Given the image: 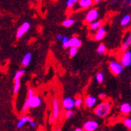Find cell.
<instances>
[{
	"instance_id": "cell-23",
	"label": "cell",
	"mask_w": 131,
	"mask_h": 131,
	"mask_svg": "<svg viewBox=\"0 0 131 131\" xmlns=\"http://www.w3.org/2000/svg\"><path fill=\"white\" fill-rule=\"evenodd\" d=\"M123 124L128 129L131 130V117H126L123 120Z\"/></svg>"
},
{
	"instance_id": "cell-10",
	"label": "cell",
	"mask_w": 131,
	"mask_h": 131,
	"mask_svg": "<svg viewBox=\"0 0 131 131\" xmlns=\"http://www.w3.org/2000/svg\"><path fill=\"white\" fill-rule=\"evenodd\" d=\"M98 17V11L97 9H92L90 10L86 16V18H85V20H86V23H92L94 21H95L96 19Z\"/></svg>"
},
{
	"instance_id": "cell-31",
	"label": "cell",
	"mask_w": 131,
	"mask_h": 131,
	"mask_svg": "<svg viewBox=\"0 0 131 131\" xmlns=\"http://www.w3.org/2000/svg\"><path fill=\"white\" fill-rule=\"evenodd\" d=\"M30 106H29V104L27 102H24L23 104V108H22V111H23V113H27V111L30 110Z\"/></svg>"
},
{
	"instance_id": "cell-25",
	"label": "cell",
	"mask_w": 131,
	"mask_h": 131,
	"mask_svg": "<svg viewBox=\"0 0 131 131\" xmlns=\"http://www.w3.org/2000/svg\"><path fill=\"white\" fill-rule=\"evenodd\" d=\"M74 103H75V108H81L82 104H83V100L82 98L78 97L77 98H75V101H74Z\"/></svg>"
},
{
	"instance_id": "cell-1",
	"label": "cell",
	"mask_w": 131,
	"mask_h": 131,
	"mask_svg": "<svg viewBox=\"0 0 131 131\" xmlns=\"http://www.w3.org/2000/svg\"><path fill=\"white\" fill-rule=\"evenodd\" d=\"M111 109H112V103L110 101H103L95 107L94 114L101 118H104L110 114Z\"/></svg>"
},
{
	"instance_id": "cell-20",
	"label": "cell",
	"mask_w": 131,
	"mask_h": 131,
	"mask_svg": "<svg viewBox=\"0 0 131 131\" xmlns=\"http://www.w3.org/2000/svg\"><path fill=\"white\" fill-rule=\"evenodd\" d=\"M20 87H21L20 79L15 80V83H14V87H13V94H17L18 93L19 90H20Z\"/></svg>"
},
{
	"instance_id": "cell-3",
	"label": "cell",
	"mask_w": 131,
	"mask_h": 131,
	"mask_svg": "<svg viewBox=\"0 0 131 131\" xmlns=\"http://www.w3.org/2000/svg\"><path fill=\"white\" fill-rule=\"evenodd\" d=\"M27 102L30 106V109H35L41 106L42 104V98L38 95H34V96H27V100L25 101Z\"/></svg>"
},
{
	"instance_id": "cell-18",
	"label": "cell",
	"mask_w": 131,
	"mask_h": 131,
	"mask_svg": "<svg viewBox=\"0 0 131 131\" xmlns=\"http://www.w3.org/2000/svg\"><path fill=\"white\" fill-rule=\"evenodd\" d=\"M131 22V15H126L122 18L121 20V25L122 27H126Z\"/></svg>"
},
{
	"instance_id": "cell-8",
	"label": "cell",
	"mask_w": 131,
	"mask_h": 131,
	"mask_svg": "<svg viewBox=\"0 0 131 131\" xmlns=\"http://www.w3.org/2000/svg\"><path fill=\"white\" fill-rule=\"evenodd\" d=\"M97 102V97L93 95H88L85 97L84 104L86 107H87L88 109H93L94 106H96Z\"/></svg>"
},
{
	"instance_id": "cell-29",
	"label": "cell",
	"mask_w": 131,
	"mask_h": 131,
	"mask_svg": "<svg viewBox=\"0 0 131 131\" xmlns=\"http://www.w3.org/2000/svg\"><path fill=\"white\" fill-rule=\"evenodd\" d=\"M74 112L73 110H66V113L64 114V117H66V118H70V117H72L74 116Z\"/></svg>"
},
{
	"instance_id": "cell-28",
	"label": "cell",
	"mask_w": 131,
	"mask_h": 131,
	"mask_svg": "<svg viewBox=\"0 0 131 131\" xmlns=\"http://www.w3.org/2000/svg\"><path fill=\"white\" fill-rule=\"evenodd\" d=\"M77 54H78V48H76V47H70V50H69V55H70V57L73 58Z\"/></svg>"
},
{
	"instance_id": "cell-13",
	"label": "cell",
	"mask_w": 131,
	"mask_h": 131,
	"mask_svg": "<svg viewBox=\"0 0 131 131\" xmlns=\"http://www.w3.org/2000/svg\"><path fill=\"white\" fill-rule=\"evenodd\" d=\"M120 112L123 115H128L131 113V104L124 102L120 106Z\"/></svg>"
},
{
	"instance_id": "cell-2",
	"label": "cell",
	"mask_w": 131,
	"mask_h": 131,
	"mask_svg": "<svg viewBox=\"0 0 131 131\" xmlns=\"http://www.w3.org/2000/svg\"><path fill=\"white\" fill-rule=\"evenodd\" d=\"M124 67L121 62L116 61H110L109 62V69L114 75H119L123 71Z\"/></svg>"
},
{
	"instance_id": "cell-7",
	"label": "cell",
	"mask_w": 131,
	"mask_h": 131,
	"mask_svg": "<svg viewBox=\"0 0 131 131\" xmlns=\"http://www.w3.org/2000/svg\"><path fill=\"white\" fill-rule=\"evenodd\" d=\"M121 63L124 67H129L131 65V50H126L121 58Z\"/></svg>"
},
{
	"instance_id": "cell-6",
	"label": "cell",
	"mask_w": 131,
	"mask_h": 131,
	"mask_svg": "<svg viewBox=\"0 0 131 131\" xmlns=\"http://www.w3.org/2000/svg\"><path fill=\"white\" fill-rule=\"evenodd\" d=\"M99 124L95 120H88L83 124L84 131H95L97 129Z\"/></svg>"
},
{
	"instance_id": "cell-26",
	"label": "cell",
	"mask_w": 131,
	"mask_h": 131,
	"mask_svg": "<svg viewBox=\"0 0 131 131\" xmlns=\"http://www.w3.org/2000/svg\"><path fill=\"white\" fill-rule=\"evenodd\" d=\"M106 46H105L104 44H100L97 49V52L98 54H103L105 52H106Z\"/></svg>"
},
{
	"instance_id": "cell-19",
	"label": "cell",
	"mask_w": 131,
	"mask_h": 131,
	"mask_svg": "<svg viewBox=\"0 0 131 131\" xmlns=\"http://www.w3.org/2000/svg\"><path fill=\"white\" fill-rule=\"evenodd\" d=\"M102 21H94L90 23V29L91 30H97L102 27Z\"/></svg>"
},
{
	"instance_id": "cell-35",
	"label": "cell",
	"mask_w": 131,
	"mask_h": 131,
	"mask_svg": "<svg viewBox=\"0 0 131 131\" xmlns=\"http://www.w3.org/2000/svg\"><path fill=\"white\" fill-rule=\"evenodd\" d=\"M29 125H30V126L32 127V128H35V127H36V123H35V122L34 120H33V119L30 120V122H29Z\"/></svg>"
},
{
	"instance_id": "cell-36",
	"label": "cell",
	"mask_w": 131,
	"mask_h": 131,
	"mask_svg": "<svg viewBox=\"0 0 131 131\" xmlns=\"http://www.w3.org/2000/svg\"><path fill=\"white\" fill-rule=\"evenodd\" d=\"M62 38H63V36L62 35H60V34L59 35H57V36H56V39H57V40H58V41L62 40Z\"/></svg>"
},
{
	"instance_id": "cell-37",
	"label": "cell",
	"mask_w": 131,
	"mask_h": 131,
	"mask_svg": "<svg viewBox=\"0 0 131 131\" xmlns=\"http://www.w3.org/2000/svg\"><path fill=\"white\" fill-rule=\"evenodd\" d=\"M74 131H84V129H82V128H76V129H74Z\"/></svg>"
},
{
	"instance_id": "cell-12",
	"label": "cell",
	"mask_w": 131,
	"mask_h": 131,
	"mask_svg": "<svg viewBox=\"0 0 131 131\" xmlns=\"http://www.w3.org/2000/svg\"><path fill=\"white\" fill-rule=\"evenodd\" d=\"M106 29L104 28L103 26H102V27H100L99 29H98L97 31L96 32V34L94 37V39L95 41H100L106 36Z\"/></svg>"
},
{
	"instance_id": "cell-30",
	"label": "cell",
	"mask_w": 131,
	"mask_h": 131,
	"mask_svg": "<svg viewBox=\"0 0 131 131\" xmlns=\"http://www.w3.org/2000/svg\"><path fill=\"white\" fill-rule=\"evenodd\" d=\"M79 0H67V8L68 9H71L72 7L74 6V5L78 2Z\"/></svg>"
},
{
	"instance_id": "cell-27",
	"label": "cell",
	"mask_w": 131,
	"mask_h": 131,
	"mask_svg": "<svg viewBox=\"0 0 131 131\" xmlns=\"http://www.w3.org/2000/svg\"><path fill=\"white\" fill-rule=\"evenodd\" d=\"M95 79L97 81V83H102L103 82V80H104V75L102 73H97L95 76Z\"/></svg>"
},
{
	"instance_id": "cell-9",
	"label": "cell",
	"mask_w": 131,
	"mask_h": 131,
	"mask_svg": "<svg viewBox=\"0 0 131 131\" xmlns=\"http://www.w3.org/2000/svg\"><path fill=\"white\" fill-rule=\"evenodd\" d=\"M30 25L28 22H25L23 23L20 27H19V28L17 30V33H16V38H22L26 33H27L29 29H30Z\"/></svg>"
},
{
	"instance_id": "cell-17",
	"label": "cell",
	"mask_w": 131,
	"mask_h": 131,
	"mask_svg": "<svg viewBox=\"0 0 131 131\" xmlns=\"http://www.w3.org/2000/svg\"><path fill=\"white\" fill-rule=\"evenodd\" d=\"M93 3H94V0H79V1H78V6H79L81 8L85 9L92 6Z\"/></svg>"
},
{
	"instance_id": "cell-21",
	"label": "cell",
	"mask_w": 131,
	"mask_h": 131,
	"mask_svg": "<svg viewBox=\"0 0 131 131\" xmlns=\"http://www.w3.org/2000/svg\"><path fill=\"white\" fill-rule=\"evenodd\" d=\"M25 74V70L24 69H20L18 70V71H16V73L15 74L14 76V81L15 80H18V79H21V78Z\"/></svg>"
},
{
	"instance_id": "cell-38",
	"label": "cell",
	"mask_w": 131,
	"mask_h": 131,
	"mask_svg": "<svg viewBox=\"0 0 131 131\" xmlns=\"http://www.w3.org/2000/svg\"><path fill=\"white\" fill-rule=\"evenodd\" d=\"M100 0H94V3H97L98 2H99Z\"/></svg>"
},
{
	"instance_id": "cell-39",
	"label": "cell",
	"mask_w": 131,
	"mask_h": 131,
	"mask_svg": "<svg viewBox=\"0 0 131 131\" xmlns=\"http://www.w3.org/2000/svg\"><path fill=\"white\" fill-rule=\"evenodd\" d=\"M54 131H62V130H61L60 129H55Z\"/></svg>"
},
{
	"instance_id": "cell-11",
	"label": "cell",
	"mask_w": 131,
	"mask_h": 131,
	"mask_svg": "<svg viewBox=\"0 0 131 131\" xmlns=\"http://www.w3.org/2000/svg\"><path fill=\"white\" fill-rule=\"evenodd\" d=\"M32 118L30 117H29V116H23L22 117H20V118L18 119V121L17 122V124H16V127H17V129H22L26 124L27 123H29L30 122V120H31Z\"/></svg>"
},
{
	"instance_id": "cell-34",
	"label": "cell",
	"mask_w": 131,
	"mask_h": 131,
	"mask_svg": "<svg viewBox=\"0 0 131 131\" xmlns=\"http://www.w3.org/2000/svg\"><path fill=\"white\" fill-rule=\"evenodd\" d=\"M98 97H99V99H101V100H105L106 97V94L105 93H101V94H99V95H98Z\"/></svg>"
},
{
	"instance_id": "cell-33",
	"label": "cell",
	"mask_w": 131,
	"mask_h": 131,
	"mask_svg": "<svg viewBox=\"0 0 131 131\" xmlns=\"http://www.w3.org/2000/svg\"><path fill=\"white\" fill-rule=\"evenodd\" d=\"M56 118L55 117L53 116V115H51L50 117H49V122L50 123V124H54L55 123V122H56Z\"/></svg>"
},
{
	"instance_id": "cell-5",
	"label": "cell",
	"mask_w": 131,
	"mask_h": 131,
	"mask_svg": "<svg viewBox=\"0 0 131 131\" xmlns=\"http://www.w3.org/2000/svg\"><path fill=\"white\" fill-rule=\"evenodd\" d=\"M75 99L71 97H64L62 101V106L66 110H73L75 108V103H74Z\"/></svg>"
},
{
	"instance_id": "cell-40",
	"label": "cell",
	"mask_w": 131,
	"mask_h": 131,
	"mask_svg": "<svg viewBox=\"0 0 131 131\" xmlns=\"http://www.w3.org/2000/svg\"><path fill=\"white\" fill-rule=\"evenodd\" d=\"M129 3H130V5H131V0H130V1H129Z\"/></svg>"
},
{
	"instance_id": "cell-14",
	"label": "cell",
	"mask_w": 131,
	"mask_h": 131,
	"mask_svg": "<svg viewBox=\"0 0 131 131\" xmlns=\"http://www.w3.org/2000/svg\"><path fill=\"white\" fill-rule=\"evenodd\" d=\"M131 46V32H129L128 35L126 37L125 41L123 42L122 47H121V50L122 51H126L127 49Z\"/></svg>"
},
{
	"instance_id": "cell-15",
	"label": "cell",
	"mask_w": 131,
	"mask_h": 131,
	"mask_svg": "<svg viewBox=\"0 0 131 131\" xmlns=\"http://www.w3.org/2000/svg\"><path fill=\"white\" fill-rule=\"evenodd\" d=\"M82 47V41L79 38L73 37L70 39V47H76L79 48Z\"/></svg>"
},
{
	"instance_id": "cell-24",
	"label": "cell",
	"mask_w": 131,
	"mask_h": 131,
	"mask_svg": "<svg viewBox=\"0 0 131 131\" xmlns=\"http://www.w3.org/2000/svg\"><path fill=\"white\" fill-rule=\"evenodd\" d=\"M70 38H69L67 36H63L62 42V46L65 49H67L68 47H70Z\"/></svg>"
},
{
	"instance_id": "cell-32",
	"label": "cell",
	"mask_w": 131,
	"mask_h": 131,
	"mask_svg": "<svg viewBox=\"0 0 131 131\" xmlns=\"http://www.w3.org/2000/svg\"><path fill=\"white\" fill-rule=\"evenodd\" d=\"M35 95V90L33 88H29L27 90V96H34Z\"/></svg>"
},
{
	"instance_id": "cell-4",
	"label": "cell",
	"mask_w": 131,
	"mask_h": 131,
	"mask_svg": "<svg viewBox=\"0 0 131 131\" xmlns=\"http://www.w3.org/2000/svg\"><path fill=\"white\" fill-rule=\"evenodd\" d=\"M61 114V109H60V103L58 98L54 97L52 100V115L58 120L59 118V116Z\"/></svg>"
},
{
	"instance_id": "cell-16",
	"label": "cell",
	"mask_w": 131,
	"mask_h": 131,
	"mask_svg": "<svg viewBox=\"0 0 131 131\" xmlns=\"http://www.w3.org/2000/svg\"><path fill=\"white\" fill-rule=\"evenodd\" d=\"M31 58H32V54H31L30 52H27V53L23 56L22 62H21V64L23 67H28L30 63V62H31Z\"/></svg>"
},
{
	"instance_id": "cell-22",
	"label": "cell",
	"mask_w": 131,
	"mask_h": 131,
	"mask_svg": "<svg viewBox=\"0 0 131 131\" xmlns=\"http://www.w3.org/2000/svg\"><path fill=\"white\" fill-rule=\"evenodd\" d=\"M74 23V20L73 18H67V19H66V20H64L62 23V25L65 27H70Z\"/></svg>"
}]
</instances>
